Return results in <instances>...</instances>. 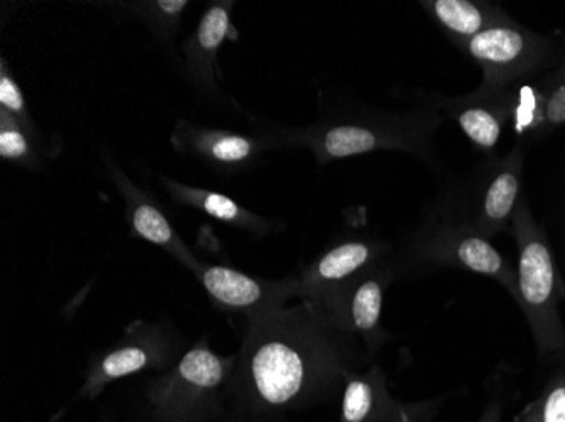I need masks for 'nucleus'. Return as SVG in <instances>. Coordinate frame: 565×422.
<instances>
[{
  "mask_svg": "<svg viewBox=\"0 0 565 422\" xmlns=\"http://www.w3.org/2000/svg\"><path fill=\"white\" fill-rule=\"evenodd\" d=\"M354 336L333 325L310 301L247 323L228 382V414L246 422H275L316 408L354 372Z\"/></svg>",
  "mask_w": 565,
  "mask_h": 422,
  "instance_id": "nucleus-1",
  "label": "nucleus"
},
{
  "mask_svg": "<svg viewBox=\"0 0 565 422\" xmlns=\"http://www.w3.org/2000/svg\"><path fill=\"white\" fill-rule=\"evenodd\" d=\"M237 355L222 357L200 339L152 379L142 393L141 422H217L228 415L227 389Z\"/></svg>",
  "mask_w": 565,
  "mask_h": 422,
  "instance_id": "nucleus-2",
  "label": "nucleus"
},
{
  "mask_svg": "<svg viewBox=\"0 0 565 422\" xmlns=\"http://www.w3.org/2000/svg\"><path fill=\"white\" fill-rule=\"evenodd\" d=\"M185 354L183 339L167 322H138L109 347L92 355L78 399H97L110 383L138 374L167 372Z\"/></svg>",
  "mask_w": 565,
  "mask_h": 422,
  "instance_id": "nucleus-3",
  "label": "nucleus"
},
{
  "mask_svg": "<svg viewBox=\"0 0 565 422\" xmlns=\"http://www.w3.org/2000/svg\"><path fill=\"white\" fill-rule=\"evenodd\" d=\"M520 260L516 296L522 301L542 351L565 348V332L557 314V272L551 250L535 228L519 231Z\"/></svg>",
  "mask_w": 565,
  "mask_h": 422,
  "instance_id": "nucleus-4",
  "label": "nucleus"
},
{
  "mask_svg": "<svg viewBox=\"0 0 565 422\" xmlns=\"http://www.w3.org/2000/svg\"><path fill=\"white\" fill-rule=\"evenodd\" d=\"M212 304L231 314H243L247 323L282 310L290 297H298L297 278L268 281L227 266L200 262L193 272Z\"/></svg>",
  "mask_w": 565,
  "mask_h": 422,
  "instance_id": "nucleus-5",
  "label": "nucleus"
},
{
  "mask_svg": "<svg viewBox=\"0 0 565 422\" xmlns=\"http://www.w3.org/2000/svg\"><path fill=\"white\" fill-rule=\"evenodd\" d=\"M435 412L434 402H399L381 368L345 376L339 422H428Z\"/></svg>",
  "mask_w": 565,
  "mask_h": 422,
  "instance_id": "nucleus-6",
  "label": "nucleus"
},
{
  "mask_svg": "<svg viewBox=\"0 0 565 422\" xmlns=\"http://www.w3.org/2000/svg\"><path fill=\"white\" fill-rule=\"evenodd\" d=\"M107 173L126 203V218L132 237L160 247L193 274L202 260L196 259L195 253L183 242L160 203L132 183L116 164H107Z\"/></svg>",
  "mask_w": 565,
  "mask_h": 422,
  "instance_id": "nucleus-7",
  "label": "nucleus"
},
{
  "mask_svg": "<svg viewBox=\"0 0 565 422\" xmlns=\"http://www.w3.org/2000/svg\"><path fill=\"white\" fill-rule=\"evenodd\" d=\"M171 144L180 154L192 155L221 173H237L254 163L265 142L233 130L195 126L178 120L171 134Z\"/></svg>",
  "mask_w": 565,
  "mask_h": 422,
  "instance_id": "nucleus-8",
  "label": "nucleus"
},
{
  "mask_svg": "<svg viewBox=\"0 0 565 422\" xmlns=\"http://www.w3.org/2000/svg\"><path fill=\"white\" fill-rule=\"evenodd\" d=\"M386 282L388 274L374 266L338 294H333L317 306L322 307L333 325L342 332L361 336L366 345L376 347L383 336L380 322Z\"/></svg>",
  "mask_w": 565,
  "mask_h": 422,
  "instance_id": "nucleus-9",
  "label": "nucleus"
},
{
  "mask_svg": "<svg viewBox=\"0 0 565 422\" xmlns=\"http://www.w3.org/2000/svg\"><path fill=\"white\" fill-rule=\"evenodd\" d=\"M381 249L366 240H349L327 250L297 278L298 297L320 304L376 266Z\"/></svg>",
  "mask_w": 565,
  "mask_h": 422,
  "instance_id": "nucleus-10",
  "label": "nucleus"
},
{
  "mask_svg": "<svg viewBox=\"0 0 565 422\" xmlns=\"http://www.w3.org/2000/svg\"><path fill=\"white\" fill-rule=\"evenodd\" d=\"M233 2H214L209 6L200 19L195 33L186 40L183 46L186 72L190 78L203 90L214 91L215 63L217 53L225 40L236 36L233 28Z\"/></svg>",
  "mask_w": 565,
  "mask_h": 422,
  "instance_id": "nucleus-11",
  "label": "nucleus"
},
{
  "mask_svg": "<svg viewBox=\"0 0 565 422\" xmlns=\"http://www.w3.org/2000/svg\"><path fill=\"white\" fill-rule=\"evenodd\" d=\"M161 181H163V188L167 190L168 195L180 205L199 209L207 217L228 225V227L237 228V230L247 231L254 237H263L269 231L268 221L254 215L253 212L244 208L233 198H228L227 195L211 192V190L195 188V186H189V184L170 180V177H161Z\"/></svg>",
  "mask_w": 565,
  "mask_h": 422,
  "instance_id": "nucleus-12",
  "label": "nucleus"
},
{
  "mask_svg": "<svg viewBox=\"0 0 565 422\" xmlns=\"http://www.w3.org/2000/svg\"><path fill=\"white\" fill-rule=\"evenodd\" d=\"M446 253L460 268L503 282L516 296V275L508 272L503 257L488 240L468 235L456 240L449 249H446Z\"/></svg>",
  "mask_w": 565,
  "mask_h": 422,
  "instance_id": "nucleus-13",
  "label": "nucleus"
},
{
  "mask_svg": "<svg viewBox=\"0 0 565 422\" xmlns=\"http://www.w3.org/2000/svg\"><path fill=\"white\" fill-rule=\"evenodd\" d=\"M468 50L488 68H508L522 58L526 41L520 31L504 25L486 28L468 41Z\"/></svg>",
  "mask_w": 565,
  "mask_h": 422,
  "instance_id": "nucleus-14",
  "label": "nucleus"
},
{
  "mask_svg": "<svg viewBox=\"0 0 565 422\" xmlns=\"http://www.w3.org/2000/svg\"><path fill=\"white\" fill-rule=\"evenodd\" d=\"M317 152L323 160H342L351 155L366 154L380 148L376 130L358 123H341L323 130L317 139Z\"/></svg>",
  "mask_w": 565,
  "mask_h": 422,
  "instance_id": "nucleus-15",
  "label": "nucleus"
},
{
  "mask_svg": "<svg viewBox=\"0 0 565 422\" xmlns=\"http://www.w3.org/2000/svg\"><path fill=\"white\" fill-rule=\"evenodd\" d=\"M0 158L22 167H36L40 163L36 142L4 109H0Z\"/></svg>",
  "mask_w": 565,
  "mask_h": 422,
  "instance_id": "nucleus-16",
  "label": "nucleus"
},
{
  "mask_svg": "<svg viewBox=\"0 0 565 422\" xmlns=\"http://www.w3.org/2000/svg\"><path fill=\"white\" fill-rule=\"evenodd\" d=\"M431 12L446 30L459 36L475 37L486 30V15L478 6L468 0H435L430 4Z\"/></svg>",
  "mask_w": 565,
  "mask_h": 422,
  "instance_id": "nucleus-17",
  "label": "nucleus"
},
{
  "mask_svg": "<svg viewBox=\"0 0 565 422\" xmlns=\"http://www.w3.org/2000/svg\"><path fill=\"white\" fill-rule=\"evenodd\" d=\"M189 6L190 2L185 0H148L132 4L131 14L142 19L149 30L154 31L161 40L170 41L180 30Z\"/></svg>",
  "mask_w": 565,
  "mask_h": 422,
  "instance_id": "nucleus-18",
  "label": "nucleus"
},
{
  "mask_svg": "<svg viewBox=\"0 0 565 422\" xmlns=\"http://www.w3.org/2000/svg\"><path fill=\"white\" fill-rule=\"evenodd\" d=\"M0 109L8 110L11 116H14L18 122L24 127L25 132L33 138V141L40 144V130H38L33 119H31L24 94H22L18 82L14 80V76H12V72L9 69L8 62L4 58L0 63Z\"/></svg>",
  "mask_w": 565,
  "mask_h": 422,
  "instance_id": "nucleus-19",
  "label": "nucleus"
},
{
  "mask_svg": "<svg viewBox=\"0 0 565 422\" xmlns=\"http://www.w3.org/2000/svg\"><path fill=\"white\" fill-rule=\"evenodd\" d=\"M519 195V180L515 174L504 171L494 177L484 199V218L490 225H501L510 217Z\"/></svg>",
  "mask_w": 565,
  "mask_h": 422,
  "instance_id": "nucleus-20",
  "label": "nucleus"
},
{
  "mask_svg": "<svg viewBox=\"0 0 565 422\" xmlns=\"http://www.w3.org/2000/svg\"><path fill=\"white\" fill-rule=\"evenodd\" d=\"M460 129L481 148L491 149L497 145L501 134V126L493 113L484 109H469L460 113Z\"/></svg>",
  "mask_w": 565,
  "mask_h": 422,
  "instance_id": "nucleus-21",
  "label": "nucleus"
},
{
  "mask_svg": "<svg viewBox=\"0 0 565 422\" xmlns=\"http://www.w3.org/2000/svg\"><path fill=\"white\" fill-rule=\"evenodd\" d=\"M535 404L542 422H565V376L552 379Z\"/></svg>",
  "mask_w": 565,
  "mask_h": 422,
  "instance_id": "nucleus-22",
  "label": "nucleus"
},
{
  "mask_svg": "<svg viewBox=\"0 0 565 422\" xmlns=\"http://www.w3.org/2000/svg\"><path fill=\"white\" fill-rule=\"evenodd\" d=\"M545 116L548 122L564 123L565 122V85L558 87L557 90L548 98L547 107H545Z\"/></svg>",
  "mask_w": 565,
  "mask_h": 422,
  "instance_id": "nucleus-23",
  "label": "nucleus"
},
{
  "mask_svg": "<svg viewBox=\"0 0 565 422\" xmlns=\"http://www.w3.org/2000/svg\"><path fill=\"white\" fill-rule=\"evenodd\" d=\"M501 405L498 402H493V404L488 405L484 411L481 412V418L478 419V422H501Z\"/></svg>",
  "mask_w": 565,
  "mask_h": 422,
  "instance_id": "nucleus-24",
  "label": "nucleus"
},
{
  "mask_svg": "<svg viewBox=\"0 0 565 422\" xmlns=\"http://www.w3.org/2000/svg\"><path fill=\"white\" fill-rule=\"evenodd\" d=\"M519 422H542L535 402H533V404H530L529 408H526L525 411L522 412V415H520L519 418Z\"/></svg>",
  "mask_w": 565,
  "mask_h": 422,
  "instance_id": "nucleus-25",
  "label": "nucleus"
},
{
  "mask_svg": "<svg viewBox=\"0 0 565 422\" xmlns=\"http://www.w3.org/2000/svg\"><path fill=\"white\" fill-rule=\"evenodd\" d=\"M217 422H246L244 419L236 418V415L228 414L227 418L221 419V421Z\"/></svg>",
  "mask_w": 565,
  "mask_h": 422,
  "instance_id": "nucleus-26",
  "label": "nucleus"
}]
</instances>
